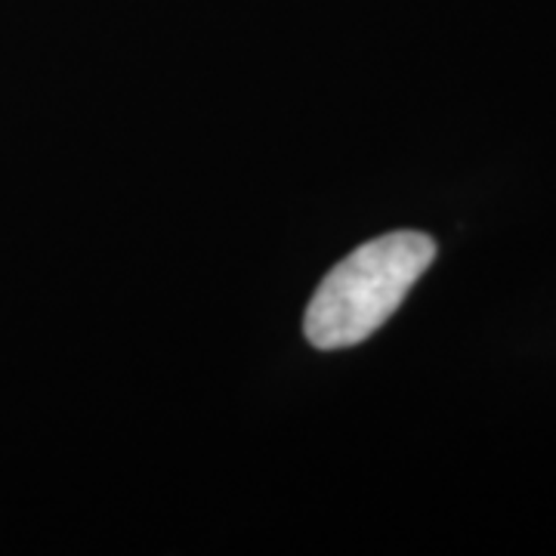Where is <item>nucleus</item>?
<instances>
[{"label":"nucleus","mask_w":556,"mask_h":556,"mask_svg":"<svg viewBox=\"0 0 556 556\" xmlns=\"http://www.w3.org/2000/svg\"><path fill=\"white\" fill-rule=\"evenodd\" d=\"M433 260L437 241L415 229L358 244L321 278L309 300L303 318L309 343L316 350H343L371 338Z\"/></svg>","instance_id":"1"}]
</instances>
